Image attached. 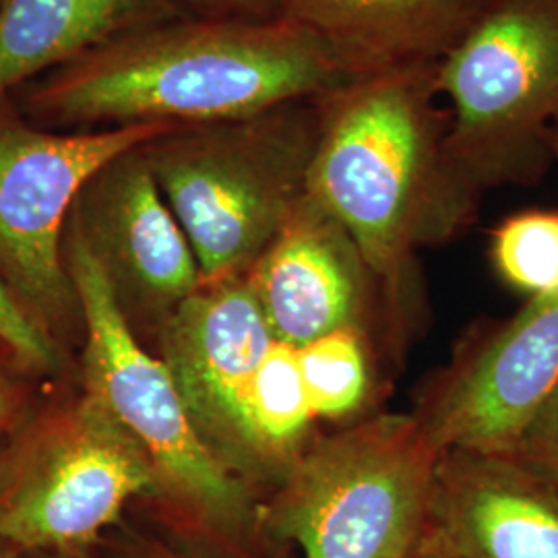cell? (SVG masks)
Wrapping results in <instances>:
<instances>
[{
  "label": "cell",
  "instance_id": "603a6c76",
  "mask_svg": "<svg viewBox=\"0 0 558 558\" xmlns=\"http://www.w3.org/2000/svg\"><path fill=\"white\" fill-rule=\"evenodd\" d=\"M218 20H274L281 0H189Z\"/></svg>",
  "mask_w": 558,
  "mask_h": 558
},
{
  "label": "cell",
  "instance_id": "5bb4252c",
  "mask_svg": "<svg viewBox=\"0 0 558 558\" xmlns=\"http://www.w3.org/2000/svg\"><path fill=\"white\" fill-rule=\"evenodd\" d=\"M488 0H281L279 17L329 41L359 71L437 64Z\"/></svg>",
  "mask_w": 558,
  "mask_h": 558
},
{
  "label": "cell",
  "instance_id": "2e32d148",
  "mask_svg": "<svg viewBox=\"0 0 558 558\" xmlns=\"http://www.w3.org/2000/svg\"><path fill=\"white\" fill-rule=\"evenodd\" d=\"M248 414L274 488L317 437L313 433L317 416L304 387L294 345L278 339L271 343L253 380Z\"/></svg>",
  "mask_w": 558,
  "mask_h": 558
},
{
  "label": "cell",
  "instance_id": "d6986e66",
  "mask_svg": "<svg viewBox=\"0 0 558 558\" xmlns=\"http://www.w3.org/2000/svg\"><path fill=\"white\" fill-rule=\"evenodd\" d=\"M110 558H265L263 550H239L191 536L154 521V527L131 525L122 519L101 539Z\"/></svg>",
  "mask_w": 558,
  "mask_h": 558
},
{
  "label": "cell",
  "instance_id": "3957f363",
  "mask_svg": "<svg viewBox=\"0 0 558 558\" xmlns=\"http://www.w3.org/2000/svg\"><path fill=\"white\" fill-rule=\"evenodd\" d=\"M62 257L83 317L80 380L140 440L154 468L143 505L166 527L239 550H263L260 499L201 440L158 354L122 319L80 236L66 226Z\"/></svg>",
  "mask_w": 558,
  "mask_h": 558
},
{
  "label": "cell",
  "instance_id": "7a4b0ae2",
  "mask_svg": "<svg viewBox=\"0 0 558 558\" xmlns=\"http://www.w3.org/2000/svg\"><path fill=\"white\" fill-rule=\"evenodd\" d=\"M362 75L313 29L274 20H172L48 73L36 117L75 129L197 126L317 100Z\"/></svg>",
  "mask_w": 558,
  "mask_h": 558
},
{
  "label": "cell",
  "instance_id": "ba28073f",
  "mask_svg": "<svg viewBox=\"0 0 558 558\" xmlns=\"http://www.w3.org/2000/svg\"><path fill=\"white\" fill-rule=\"evenodd\" d=\"M170 129L154 122L52 133L0 100V278L62 350L83 341L80 296L62 257L75 199L104 163Z\"/></svg>",
  "mask_w": 558,
  "mask_h": 558
},
{
  "label": "cell",
  "instance_id": "7402d4cb",
  "mask_svg": "<svg viewBox=\"0 0 558 558\" xmlns=\"http://www.w3.org/2000/svg\"><path fill=\"white\" fill-rule=\"evenodd\" d=\"M34 377L9 352L0 350V433L20 418L27 401V379ZM38 379V377H36Z\"/></svg>",
  "mask_w": 558,
  "mask_h": 558
},
{
  "label": "cell",
  "instance_id": "f1b7e54d",
  "mask_svg": "<svg viewBox=\"0 0 558 558\" xmlns=\"http://www.w3.org/2000/svg\"><path fill=\"white\" fill-rule=\"evenodd\" d=\"M0 350H2V348H0ZM4 352H7V350H4Z\"/></svg>",
  "mask_w": 558,
  "mask_h": 558
},
{
  "label": "cell",
  "instance_id": "9c48e42d",
  "mask_svg": "<svg viewBox=\"0 0 558 558\" xmlns=\"http://www.w3.org/2000/svg\"><path fill=\"white\" fill-rule=\"evenodd\" d=\"M276 341L246 276L203 283L161 327L166 364L201 440L263 499L271 480L251 428V391Z\"/></svg>",
  "mask_w": 558,
  "mask_h": 558
},
{
  "label": "cell",
  "instance_id": "d4e9b609",
  "mask_svg": "<svg viewBox=\"0 0 558 558\" xmlns=\"http://www.w3.org/2000/svg\"><path fill=\"white\" fill-rule=\"evenodd\" d=\"M410 558H451L447 555V550L440 546L439 542L435 539V536L430 534V530H428V534H426V538L424 542L420 544L418 550L412 555Z\"/></svg>",
  "mask_w": 558,
  "mask_h": 558
},
{
  "label": "cell",
  "instance_id": "4fadbf2b",
  "mask_svg": "<svg viewBox=\"0 0 558 558\" xmlns=\"http://www.w3.org/2000/svg\"><path fill=\"white\" fill-rule=\"evenodd\" d=\"M430 534L451 558H558V488L509 456L447 449Z\"/></svg>",
  "mask_w": 558,
  "mask_h": 558
},
{
  "label": "cell",
  "instance_id": "5b68a950",
  "mask_svg": "<svg viewBox=\"0 0 558 558\" xmlns=\"http://www.w3.org/2000/svg\"><path fill=\"white\" fill-rule=\"evenodd\" d=\"M440 453L414 412L315 437L260 499V536L302 558H410L430 530Z\"/></svg>",
  "mask_w": 558,
  "mask_h": 558
},
{
  "label": "cell",
  "instance_id": "52a82bcc",
  "mask_svg": "<svg viewBox=\"0 0 558 558\" xmlns=\"http://www.w3.org/2000/svg\"><path fill=\"white\" fill-rule=\"evenodd\" d=\"M154 484L140 440L80 380L2 449L0 542L21 555L96 548Z\"/></svg>",
  "mask_w": 558,
  "mask_h": 558
},
{
  "label": "cell",
  "instance_id": "8fae6325",
  "mask_svg": "<svg viewBox=\"0 0 558 558\" xmlns=\"http://www.w3.org/2000/svg\"><path fill=\"white\" fill-rule=\"evenodd\" d=\"M558 385V292L480 333L428 383L414 414L440 451L511 456Z\"/></svg>",
  "mask_w": 558,
  "mask_h": 558
},
{
  "label": "cell",
  "instance_id": "ac0fdd59",
  "mask_svg": "<svg viewBox=\"0 0 558 558\" xmlns=\"http://www.w3.org/2000/svg\"><path fill=\"white\" fill-rule=\"evenodd\" d=\"M500 278L536 299L558 292V209H525L500 221L490 236Z\"/></svg>",
  "mask_w": 558,
  "mask_h": 558
},
{
  "label": "cell",
  "instance_id": "cb8c5ba5",
  "mask_svg": "<svg viewBox=\"0 0 558 558\" xmlns=\"http://www.w3.org/2000/svg\"><path fill=\"white\" fill-rule=\"evenodd\" d=\"M17 558H110L106 553H100L98 546L89 550H77V553H23Z\"/></svg>",
  "mask_w": 558,
  "mask_h": 558
},
{
  "label": "cell",
  "instance_id": "e0dca14e",
  "mask_svg": "<svg viewBox=\"0 0 558 558\" xmlns=\"http://www.w3.org/2000/svg\"><path fill=\"white\" fill-rule=\"evenodd\" d=\"M296 352L317 420L343 422L364 410L373 389L368 336L339 329L300 345Z\"/></svg>",
  "mask_w": 558,
  "mask_h": 558
},
{
  "label": "cell",
  "instance_id": "44dd1931",
  "mask_svg": "<svg viewBox=\"0 0 558 558\" xmlns=\"http://www.w3.org/2000/svg\"><path fill=\"white\" fill-rule=\"evenodd\" d=\"M509 458L558 488V385L527 422Z\"/></svg>",
  "mask_w": 558,
  "mask_h": 558
},
{
  "label": "cell",
  "instance_id": "9a60e30c",
  "mask_svg": "<svg viewBox=\"0 0 558 558\" xmlns=\"http://www.w3.org/2000/svg\"><path fill=\"white\" fill-rule=\"evenodd\" d=\"M177 15V0H0V100L40 73Z\"/></svg>",
  "mask_w": 558,
  "mask_h": 558
},
{
  "label": "cell",
  "instance_id": "83f0119b",
  "mask_svg": "<svg viewBox=\"0 0 558 558\" xmlns=\"http://www.w3.org/2000/svg\"><path fill=\"white\" fill-rule=\"evenodd\" d=\"M0 463H2V449H0Z\"/></svg>",
  "mask_w": 558,
  "mask_h": 558
},
{
  "label": "cell",
  "instance_id": "277c9868",
  "mask_svg": "<svg viewBox=\"0 0 558 558\" xmlns=\"http://www.w3.org/2000/svg\"><path fill=\"white\" fill-rule=\"evenodd\" d=\"M317 100L255 117L174 126L141 145L199 263L203 283L251 271L306 195Z\"/></svg>",
  "mask_w": 558,
  "mask_h": 558
},
{
  "label": "cell",
  "instance_id": "8992f818",
  "mask_svg": "<svg viewBox=\"0 0 558 558\" xmlns=\"http://www.w3.org/2000/svg\"><path fill=\"white\" fill-rule=\"evenodd\" d=\"M437 89L449 151L480 193L539 179L558 122V0H488L437 62Z\"/></svg>",
  "mask_w": 558,
  "mask_h": 558
},
{
  "label": "cell",
  "instance_id": "7c38bea8",
  "mask_svg": "<svg viewBox=\"0 0 558 558\" xmlns=\"http://www.w3.org/2000/svg\"><path fill=\"white\" fill-rule=\"evenodd\" d=\"M246 279L274 338L294 348L339 329L371 338L375 313L383 311L356 242L308 195Z\"/></svg>",
  "mask_w": 558,
  "mask_h": 558
},
{
  "label": "cell",
  "instance_id": "4316f807",
  "mask_svg": "<svg viewBox=\"0 0 558 558\" xmlns=\"http://www.w3.org/2000/svg\"><path fill=\"white\" fill-rule=\"evenodd\" d=\"M21 553H17L15 548H11V546H7V544H2L0 542V558H17Z\"/></svg>",
  "mask_w": 558,
  "mask_h": 558
},
{
  "label": "cell",
  "instance_id": "484cf974",
  "mask_svg": "<svg viewBox=\"0 0 558 558\" xmlns=\"http://www.w3.org/2000/svg\"><path fill=\"white\" fill-rule=\"evenodd\" d=\"M548 151H550V158L558 161V122L548 133Z\"/></svg>",
  "mask_w": 558,
  "mask_h": 558
},
{
  "label": "cell",
  "instance_id": "6da1fadb",
  "mask_svg": "<svg viewBox=\"0 0 558 558\" xmlns=\"http://www.w3.org/2000/svg\"><path fill=\"white\" fill-rule=\"evenodd\" d=\"M439 98L437 64L368 71L317 98L306 195L356 242L391 338L410 319L420 248L456 239L482 195L449 151Z\"/></svg>",
  "mask_w": 558,
  "mask_h": 558
},
{
  "label": "cell",
  "instance_id": "ffe728a7",
  "mask_svg": "<svg viewBox=\"0 0 558 558\" xmlns=\"http://www.w3.org/2000/svg\"><path fill=\"white\" fill-rule=\"evenodd\" d=\"M0 348L7 350L34 377H59L64 350L50 338L13 296L0 278Z\"/></svg>",
  "mask_w": 558,
  "mask_h": 558
},
{
  "label": "cell",
  "instance_id": "30bf717a",
  "mask_svg": "<svg viewBox=\"0 0 558 558\" xmlns=\"http://www.w3.org/2000/svg\"><path fill=\"white\" fill-rule=\"evenodd\" d=\"M66 226L96 260L122 319L151 350L161 327L199 290L203 278L141 145L87 180Z\"/></svg>",
  "mask_w": 558,
  "mask_h": 558
}]
</instances>
